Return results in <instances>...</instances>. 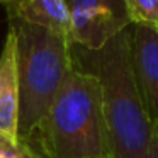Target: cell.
<instances>
[{
    "mask_svg": "<svg viewBox=\"0 0 158 158\" xmlns=\"http://www.w3.org/2000/svg\"><path fill=\"white\" fill-rule=\"evenodd\" d=\"M131 39L129 27L97 51L72 44L73 66L99 82L112 158H143L155 129L134 77Z\"/></svg>",
    "mask_w": 158,
    "mask_h": 158,
    "instance_id": "obj_1",
    "label": "cell"
},
{
    "mask_svg": "<svg viewBox=\"0 0 158 158\" xmlns=\"http://www.w3.org/2000/svg\"><path fill=\"white\" fill-rule=\"evenodd\" d=\"M24 141L43 158L110 156L99 82L73 66L48 112Z\"/></svg>",
    "mask_w": 158,
    "mask_h": 158,
    "instance_id": "obj_2",
    "label": "cell"
},
{
    "mask_svg": "<svg viewBox=\"0 0 158 158\" xmlns=\"http://www.w3.org/2000/svg\"><path fill=\"white\" fill-rule=\"evenodd\" d=\"M9 27L17 39L19 139H27L73 68L72 43L51 29L21 21L9 19Z\"/></svg>",
    "mask_w": 158,
    "mask_h": 158,
    "instance_id": "obj_3",
    "label": "cell"
},
{
    "mask_svg": "<svg viewBox=\"0 0 158 158\" xmlns=\"http://www.w3.org/2000/svg\"><path fill=\"white\" fill-rule=\"evenodd\" d=\"M70 43L97 51L133 26L126 0H68Z\"/></svg>",
    "mask_w": 158,
    "mask_h": 158,
    "instance_id": "obj_4",
    "label": "cell"
},
{
    "mask_svg": "<svg viewBox=\"0 0 158 158\" xmlns=\"http://www.w3.org/2000/svg\"><path fill=\"white\" fill-rule=\"evenodd\" d=\"M133 70L141 99L153 126L158 127V29L133 26L131 39Z\"/></svg>",
    "mask_w": 158,
    "mask_h": 158,
    "instance_id": "obj_5",
    "label": "cell"
},
{
    "mask_svg": "<svg viewBox=\"0 0 158 158\" xmlns=\"http://www.w3.org/2000/svg\"><path fill=\"white\" fill-rule=\"evenodd\" d=\"M19 73L17 39L9 27L0 55V134L19 141Z\"/></svg>",
    "mask_w": 158,
    "mask_h": 158,
    "instance_id": "obj_6",
    "label": "cell"
},
{
    "mask_svg": "<svg viewBox=\"0 0 158 158\" xmlns=\"http://www.w3.org/2000/svg\"><path fill=\"white\" fill-rule=\"evenodd\" d=\"M0 5L12 21L51 29L70 41L68 0H0Z\"/></svg>",
    "mask_w": 158,
    "mask_h": 158,
    "instance_id": "obj_7",
    "label": "cell"
},
{
    "mask_svg": "<svg viewBox=\"0 0 158 158\" xmlns=\"http://www.w3.org/2000/svg\"><path fill=\"white\" fill-rule=\"evenodd\" d=\"M133 26H153L158 29V0H126Z\"/></svg>",
    "mask_w": 158,
    "mask_h": 158,
    "instance_id": "obj_8",
    "label": "cell"
},
{
    "mask_svg": "<svg viewBox=\"0 0 158 158\" xmlns=\"http://www.w3.org/2000/svg\"><path fill=\"white\" fill-rule=\"evenodd\" d=\"M19 141H12L9 138H5L4 134H0V158H15L17 156Z\"/></svg>",
    "mask_w": 158,
    "mask_h": 158,
    "instance_id": "obj_9",
    "label": "cell"
},
{
    "mask_svg": "<svg viewBox=\"0 0 158 158\" xmlns=\"http://www.w3.org/2000/svg\"><path fill=\"white\" fill-rule=\"evenodd\" d=\"M15 158H43L27 141L21 139L19 141V151H17V156Z\"/></svg>",
    "mask_w": 158,
    "mask_h": 158,
    "instance_id": "obj_10",
    "label": "cell"
},
{
    "mask_svg": "<svg viewBox=\"0 0 158 158\" xmlns=\"http://www.w3.org/2000/svg\"><path fill=\"white\" fill-rule=\"evenodd\" d=\"M143 158H158V127L155 126L153 129V138H151V144L148 151L144 153Z\"/></svg>",
    "mask_w": 158,
    "mask_h": 158,
    "instance_id": "obj_11",
    "label": "cell"
},
{
    "mask_svg": "<svg viewBox=\"0 0 158 158\" xmlns=\"http://www.w3.org/2000/svg\"><path fill=\"white\" fill-rule=\"evenodd\" d=\"M106 158H112V156H106Z\"/></svg>",
    "mask_w": 158,
    "mask_h": 158,
    "instance_id": "obj_12",
    "label": "cell"
}]
</instances>
